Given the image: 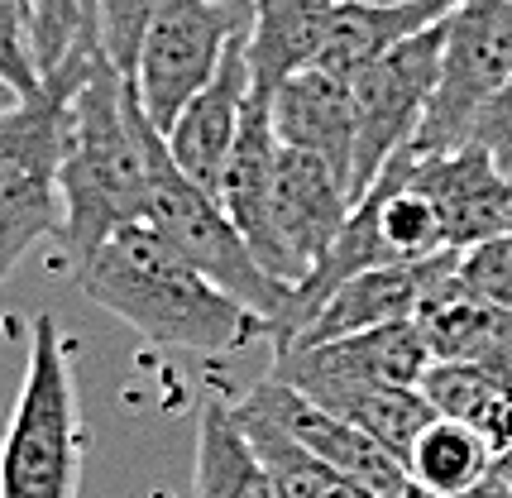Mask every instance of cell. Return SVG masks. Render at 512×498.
<instances>
[{
  "label": "cell",
  "mask_w": 512,
  "mask_h": 498,
  "mask_svg": "<svg viewBox=\"0 0 512 498\" xmlns=\"http://www.w3.org/2000/svg\"><path fill=\"white\" fill-rule=\"evenodd\" d=\"M460 249H441V254H426V259H407V264H374V269L350 273L345 283H335L331 293L321 297V307L312 312V321L302 326V336L278 345H321L335 336H355V331H374L388 321H407L417 312V302L426 297L431 283H441L455 269Z\"/></svg>",
  "instance_id": "obj_11"
},
{
  "label": "cell",
  "mask_w": 512,
  "mask_h": 498,
  "mask_svg": "<svg viewBox=\"0 0 512 498\" xmlns=\"http://www.w3.org/2000/svg\"><path fill=\"white\" fill-rule=\"evenodd\" d=\"M235 34H245V24L216 0H163L154 24L144 29L130 72L134 96L158 125V135H168L182 106L216 77Z\"/></svg>",
  "instance_id": "obj_8"
},
{
  "label": "cell",
  "mask_w": 512,
  "mask_h": 498,
  "mask_svg": "<svg viewBox=\"0 0 512 498\" xmlns=\"http://www.w3.org/2000/svg\"><path fill=\"white\" fill-rule=\"evenodd\" d=\"M441 48H446V20L417 29L412 39L388 48L369 68L350 77L355 91V202L359 192L383 173V163L402 154L417 125H422L431 91L441 77Z\"/></svg>",
  "instance_id": "obj_7"
},
{
  "label": "cell",
  "mask_w": 512,
  "mask_h": 498,
  "mask_svg": "<svg viewBox=\"0 0 512 498\" xmlns=\"http://www.w3.org/2000/svg\"><path fill=\"white\" fill-rule=\"evenodd\" d=\"M144 125L149 115L134 96V82L96 48L87 77L67 106L58 245L72 269H82L111 230L144 221V202H149Z\"/></svg>",
  "instance_id": "obj_2"
},
{
  "label": "cell",
  "mask_w": 512,
  "mask_h": 498,
  "mask_svg": "<svg viewBox=\"0 0 512 498\" xmlns=\"http://www.w3.org/2000/svg\"><path fill=\"white\" fill-rule=\"evenodd\" d=\"M144 154H149V202H144V221L163 230L173 245L197 264L206 278H216L230 297H240L254 317H264L268 336L278 331V321L288 312V283H278L273 273L254 259L245 235L225 216L216 192H206L201 182L182 173L168 144L158 135V125H144Z\"/></svg>",
  "instance_id": "obj_5"
},
{
  "label": "cell",
  "mask_w": 512,
  "mask_h": 498,
  "mask_svg": "<svg viewBox=\"0 0 512 498\" xmlns=\"http://www.w3.org/2000/svg\"><path fill=\"white\" fill-rule=\"evenodd\" d=\"M0 77L29 96L39 87V58H34V29H29V0H0Z\"/></svg>",
  "instance_id": "obj_27"
},
{
  "label": "cell",
  "mask_w": 512,
  "mask_h": 498,
  "mask_svg": "<svg viewBox=\"0 0 512 498\" xmlns=\"http://www.w3.org/2000/svg\"><path fill=\"white\" fill-rule=\"evenodd\" d=\"M245 403L268 412L273 422H283L302 446H312L321 460H331L335 470H345L350 479H359L374 498H407L412 494L407 465H402L398 455L383 451L379 441L364 436L355 422H345V417H335L331 408L312 403V398H307L302 388H292L283 374L268 369V379H259V384L249 388Z\"/></svg>",
  "instance_id": "obj_10"
},
{
  "label": "cell",
  "mask_w": 512,
  "mask_h": 498,
  "mask_svg": "<svg viewBox=\"0 0 512 498\" xmlns=\"http://www.w3.org/2000/svg\"><path fill=\"white\" fill-rule=\"evenodd\" d=\"M235 417L245 427L254 455L264 460V470L273 475L283 498H374L359 479H350L345 470H335L331 460H321L312 446H302L283 422H273L268 412L249 408L245 398L235 403Z\"/></svg>",
  "instance_id": "obj_22"
},
{
  "label": "cell",
  "mask_w": 512,
  "mask_h": 498,
  "mask_svg": "<svg viewBox=\"0 0 512 498\" xmlns=\"http://www.w3.org/2000/svg\"><path fill=\"white\" fill-rule=\"evenodd\" d=\"M359 5H412V0H359Z\"/></svg>",
  "instance_id": "obj_33"
},
{
  "label": "cell",
  "mask_w": 512,
  "mask_h": 498,
  "mask_svg": "<svg viewBox=\"0 0 512 498\" xmlns=\"http://www.w3.org/2000/svg\"><path fill=\"white\" fill-rule=\"evenodd\" d=\"M77 288L120 317L134 336L182 355H235L268 336L240 297H230L149 221L111 230L101 249L77 269Z\"/></svg>",
  "instance_id": "obj_1"
},
{
  "label": "cell",
  "mask_w": 512,
  "mask_h": 498,
  "mask_svg": "<svg viewBox=\"0 0 512 498\" xmlns=\"http://www.w3.org/2000/svg\"><path fill=\"white\" fill-rule=\"evenodd\" d=\"M192 498H283L264 460L254 455L235 403L206 398L197 417V451H192Z\"/></svg>",
  "instance_id": "obj_20"
},
{
  "label": "cell",
  "mask_w": 512,
  "mask_h": 498,
  "mask_svg": "<svg viewBox=\"0 0 512 498\" xmlns=\"http://www.w3.org/2000/svg\"><path fill=\"white\" fill-rule=\"evenodd\" d=\"M273 135L288 149L326 159L355 192V91L350 77L331 68H302L268 96Z\"/></svg>",
  "instance_id": "obj_15"
},
{
  "label": "cell",
  "mask_w": 512,
  "mask_h": 498,
  "mask_svg": "<svg viewBox=\"0 0 512 498\" xmlns=\"http://www.w3.org/2000/svg\"><path fill=\"white\" fill-rule=\"evenodd\" d=\"M216 5H225V10H230L240 24H249V5H254V0H216Z\"/></svg>",
  "instance_id": "obj_32"
},
{
  "label": "cell",
  "mask_w": 512,
  "mask_h": 498,
  "mask_svg": "<svg viewBox=\"0 0 512 498\" xmlns=\"http://www.w3.org/2000/svg\"><path fill=\"white\" fill-rule=\"evenodd\" d=\"M479 364H489L493 379H498V384H503V388L512 393V340L503 345V350H498V355H493V360H479Z\"/></svg>",
  "instance_id": "obj_30"
},
{
  "label": "cell",
  "mask_w": 512,
  "mask_h": 498,
  "mask_svg": "<svg viewBox=\"0 0 512 498\" xmlns=\"http://www.w3.org/2000/svg\"><path fill=\"white\" fill-rule=\"evenodd\" d=\"M412 178L436 206L450 249H469L498 230H512V178L489 159V149L465 139L446 154H412Z\"/></svg>",
  "instance_id": "obj_12"
},
{
  "label": "cell",
  "mask_w": 512,
  "mask_h": 498,
  "mask_svg": "<svg viewBox=\"0 0 512 498\" xmlns=\"http://www.w3.org/2000/svg\"><path fill=\"white\" fill-rule=\"evenodd\" d=\"M15 106H20V91H15L10 82H5V77H0V115H10Z\"/></svg>",
  "instance_id": "obj_31"
},
{
  "label": "cell",
  "mask_w": 512,
  "mask_h": 498,
  "mask_svg": "<svg viewBox=\"0 0 512 498\" xmlns=\"http://www.w3.org/2000/svg\"><path fill=\"white\" fill-rule=\"evenodd\" d=\"M460 0H412V5H359V0H340L326 29V44L316 53V68H331L355 77L359 68H369L374 58H383L388 48H398L402 39H412L417 29L446 20Z\"/></svg>",
  "instance_id": "obj_18"
},
{
  "label": "cell",
  "mask_w": 512,
  "mask_h": 498,
  "mask_svg": "<svg viewBox=\"0 0 512 498\" xmlns=\"http://www.w3.org/2000/svg\"><path fill=\"white\" fill-rule=\"evenodd\" d=\"M39 77L58 72L72 53L96 48V0H29Z\"/></svg>",
  "instance_id": "obj_24"
},
{
  "label": "cell",
  "mask_w": 512,
  "mask_h": 498,
  "mask_svg": "<svg viewBox=\"0 0 512 498\" xmlns=\"http://www.w3.org/2000/svg\"><path fill=\"white\" fill-rule=\"evenodd\" d=\"M87 427L63 326L39 312L15 408L0 436V498H77Z\"/></svg>",
  "instance_id": "obj_3"
},
{
  "label": "cell",
  "mask_w": 512,
  "mask_h": 498,
  "mask_svg": "<svg viewBox=\"0 0 512 498\" xmlns=\"http://www.w3.org/2000/svg\"><path fill=\"white\" fill-rule=\"evenodd\" d=\"M431 364L426 336L417 321H388L374 331L335 336L321 345H292L273 355V374L283 379H345V384H388V388H417Z\"/></svg>",
  "instance_id": "obj_14"
},
{
  "label": "cell",
  "mask_w": 512,
  "mask_h": 498,
  "mask_svg": "<svg viewBox=\"0 0 512 498\" xmlns=\"http://www.w3.org/2000/svg\"><path fill=\"white\" fill-rule=\"evenodd\" d=\"M455 273H460L465 288H474L479 297H489V302L512 312V230H498L489 240L460 249Z\"/></svg>",
  "instance_id": "obj_26"
},
{
  "label": "cell",
  "mask_w": 512,
  "mask_h": 498,
  "mask_svg": "<svg viewBox=\"0 0 512 498\" xmlns=\"http://www.w3.org/2000/svg\"><path fill=\"white\" fill-rule=\"evenodd\" d=\"M158 10H163V0H96V44L125 77L134 72V53Z\"/></svg>",
  "instance_id": "obj_25"
},
{
  "label": "cell",
  "mask_w": 512,
  "mask_h": 498,
  "mask_svg": "<svg viewBox=\"0 0 512 498\" xmlns=\"http://www.w3.org/2000/svg\"><path fill=\"white\" fill-rule=\"evenodd\" d=\"M422 398L431 403L436 417L469 422L493 455L503 460L512 451V393L493 379L489 364L479 360H431L422 374Z\"/></svg>",
  "instance_id": "obj_21"
},
{
  "label": "cell",
  "mask_w": 512,
  "mask_h": 498,
  "mask_svg": "<svg viewBox=\"0 0 512 498\" xmlns=\"http://www.w3.org/2000/svg\"><path fill=\"white\" fill-rule=\"evenodd\" d=\"M355 211L350 182L335 173L326 159L307 149L278 144L273 159V197H268V254L264 269L297 288L321 264V254L335 245Z\"/></svg>",
  "instance_id": "obj_9"
},
{
  "label": "cell",
  "mask_w": 512,
  "mask_h": 498,
  "mask_svg": "<svg viewBox=\"0 0 512 498\" xmlns=\"http://www.w3.org/2000/svg\"><path fill=\"white\" fill-rule=\"evenodd\" d=\"M493 446L455 417H431L426 431L417 436V446L407 455V479L431 498H460L469 484L493 470Z\"/></svg>",
  "instance_id": "obj_23"
},
{
  "label": "cell",
  "mask_w": 512,
  "mask_h": 498,
  "mask_svg": "<svg viewBox=\"0 0 512 498\" xmlns=\"http://www.w3.org/2000/svg\"><path fill=\"white\" fill-rule=\"evenodd\" d=\"M460 498H512V479H508V470H503V465L493 460L489 475L479 479V484H469V489H465Z\"/></svg>",
  "instance_id": "obj_29"
},
{
  "label": "cell",
  "mask_w": 512,
  "mask_h": 498,
  "mask_svg": "<svg viewBox=\"0 0 512 498\" xmlns=\"http://www.w3.org/2000/svg\"><path fill=\"white\" fill-rule=\"evenodd\" d=\"M340 0H254L245 24V53L254 91H268L288 82L292 72L312 68L326 29Z\"/></svg>",
  "instance_id": "obj_16"
},
{
  "label": "cell",
  "mask_w": 512,
  "mask_h": 498,
  "mask_svg": "<svg viewBox=\"0 0 512 498\" xmlns=\"http://www.w3.org/2000/svg\"><path fill=\"white\" fill-rule=\"evenodd\" d=\"M460 264V259H455ZM417 331L426 336L431 360H493L512 340V312L489 297L460 283V273L450 269L441 283H431L426 297L417 302Z\"/></svg>",
  "instance_id": "obj_17"
},
{
  "label": "cell",
  "mask_w": 512,
  "mask_h": 498,
  "mask_svg": "<svg viewBox=\"0 0 512 498\" xmlns=\"http://www.w3.org/2000/svg\"><path fill=\"white\" fill-rule=\"evenodd\" d=\"M498 465H503V470H508V479H512V451L503 455V460H498Z\"/></svg>",
  "instance_id": "obj_34"
},
{
  "label": "cell",
  "mask_w": 512,
  "mask_h": 498,
  "mask_svg": "<svg viewBox=\"0 0 512 498\" xmlns=\"http://www.w3.org/2000/svg\"><path fill=\"white\" fill-rule=\"evenodd\" d=\"M101 48V44H96ZM72 53L58 72L0 115V283L29 249L63 230V149L67 106L91 68V53Z\"/></svg>",
  "instance_id": "obj_4"
},
{
  "label": "cell",
  "mask_w": 512,
  "mask_h": 498,
  "mask_svg": "<svg viewBox=\"0 0 512 498\" xmlns=\"http://www.w3.org/2000/svg\"><path fill=\"white\" fill-rule=\"evenodd\" d=\"M249 91H254V77H249L245 34H235L230 48H225L221 68H216V77L182 106L178 120H173L168 135H163L173 163H178L192 182H201L206 192H221L235 135H240V125H245Z\"/></svg>",
  "instance_id": "obj_13"
},
{
  "label": "cell",
  "mask_w": 512,
  "mask_h": 498,
  "mask_svg": "<svg viewBox=\"0 0 512 498\" xmlns=\"http://www.w3.org/2000/svg\"><path fill=\"white\" fill-rule=\"evenodd\" d=\"M292 388H302L312 403L331 408L335 417L355 422L364 436H374L383 451H393L407 465V455L417 446V436L426 422L436 417L431 403L422 398V388H388V384H345V379H288Z\"/></svg>",
  "instance_id": "obj_19"
},
{
  "label": "cell",
  "mask_w": 512,
  "mask_h": 498,
  "mask_svg": "<svg viewBox=\"0 0 512 498\" xmlns=\"http://www.w3.org/2000/svg\"><path fill=\"white\" fill-rule=\"evenodd\" d=\"M469 144L489 149V159L512 178V77H508V87L498 91L489 106L474 115V125H469Z\"/></svg>",
  "instance_id": "obj_28"
},
{
  "label": "cell",
  "mask_w": 512,
  "mask_h": 498,
  "mask_svg": "<svg viewBox=\"0 0 512 498\" xmlns=\"http://www.w3.org/2000/svg\"><path fill=\"white\" fill-rule=\"evenodd\" d=\"M512 77V0H460L446 15L441 77L431 91L412 154H446L469 139L474 115L489 106Z\"/></svg>",
  "instance_id": "obj_6"
}]
</instances>
